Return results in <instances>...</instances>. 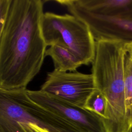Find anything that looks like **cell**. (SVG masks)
<instances>
[{
	"label": "cell",
	"instance_id": "obj_1",
	"mask_svg": "<svg viewBox=\"0 0 132 132\" xmlns=\"http://www.w3.org/2000/svg\"><path fill=\"white\" fill-rule=\"evenodd\" d=\"M41 0H11L0 38V88L27 89L39 72L47 45Z\"/></svg>",
	"mask_w": 132,
	"mask_h": 132
},
{
	"label": "cell",
	"instance_id": "obj_2",
	"mask_svg": "<svg viewBox=\"0 0 132 132\" xmlns=\"http://www.w3.org/2000/svg\"><path fill=\"white\" fill-rule=\"evenodd\" d=\"M126 42L114 40L96 41L91 74L95 88L106 102L102 122L105 132H131L124 104V69Z\"/></svg>",
	"mask_w": 132,
	"mask_h": 132
},
{
	"label": "cell",
	"instance_id": "obj_3",
	"mask_svg": "<svg viewBox=\"0 0 132 132\" xmlns=\"http://www.w3.org/2000/svg\"><path fill=\"white\" fill-rule=\"evenodd\" d=\"M27 91L0 88V132H84L34 102Z\"/></svg>",
	"mask_w": 132,
	"mask_h": 132
},
{
	"label": "cell",
	"instance_id": "obj_4",
	"mask_svg": "<svg viewBox=\"0 0 132 132\" xmlns=\"http://www.w3.org/2000/svg\"><path fill=\"white\" fill-rule=\"evenodd\" d=\"M46 45H59L70 50L82 65L93 61L96 42L88 25L73 14L44 13L41 22Z\"/></svg>",
	"mask_w": 132,
	"mask_h": 132
},
{
	"label": "cell",
	"instance_id": "obj_5",
	"mask_svg": "<svg viewBox=\"0 0 132 132\" xmlns=\"http://www.w3.org/2000/svg\"><path fill=\"white\" fill-rule=\"evenodd\" d=\"M95 89L92 74L54 70L47 73L40 90L49 96L84 108Z\"/></svg>",
	"mask_w": 132,
	"mask_h": 132
},
{
	"label": "cell",
	"instance_id": "obj_6",
	"mask_svg": "<svg viewBox=\"0 0 132 132\" xmlns=\"http://www.w3.org/2000/svg\"><path fill=\"white\" fill-rule=\"evenodd\" d=\"M68 11L85 22L96 41L114 40L132 42V20L105 16L89 12L76 5L72 0H58Z\"/></svg>",
	"mask_w": 132,
	"mask_h": 132
},
{
	"label": "cell",
	"instance_id": "obj_7",
	"mask_svg": "<svg viewBox=\"0 0 132 132\" xmlns=\"http://www.w3.org/2000/svg\"><path fill=\"white\" fill-rule=\"evenodd\" d=\"M35 103L84 132H105L101 118L85 108L51 96L40 90H27Z\"/></svg>",
	"mask_w": 132,
	"mask_h": 132
},
{
	"label": "cell",
	"instance_id": "obj_8",
	"mask_svg": "<svg viewBox=\"0 0 132 132\" xmlns=\"http://www.w3.org/2000/svg\"><path fill=\"white\" fill-rule=\"evenodd\" d=\"M93 14L132 20V0H72Z\"/></svg>",
	"mask_w": 132,
	"mask_h": 132
},
{
	"label": "cell",
	"instance_id": "obj_9",
	"mask_svg": "<svg viewBox=\"0 0 132 132\" xmlns=\"http://www.w3.org/2000/svg\"><path fill=\"white\" fill-rule=\"evenodd\" d=\"M53 60L54 70L62 72H73L82 65L80 61L70 50L61 45H53L45 52Z\"/></svg>",
	"mask_w": 132,
	"mask_h": 132
},
{
	"label": "cell",
	"instance_id": "obj_10",
	"mask_svg": "<svg viewBox=\"0 0 132 132\" xmlns=\"http://www.w3.org/2000/svg\"><path fill=\"white\" fill-rule=\"evenodd\" d=\"M124 78L126 115L132 127V42L125 44Z\"/></svg>",
	"mask_w": 132,
	"mask_h": 132
},
{
	"label": "cell",
	"instance_id": "obj_11",
	"mask_svg": "<svg viewBox=\"0 0 132 132\" xmlns=\"http://www.w3.org/2000/svg\"><path fill=\"white\" fill-rule=\"evenodd\" d=\"M84 108L96 114L102 120L105 117L106 102L103 94L97 89L90 95Z\"/></svg>",
	"mask_w": 132,
	"mask_h": 132
},
{
	"label": "cell",
	"instance_id": "obj_12",
	"mask_svg": "<svg viewBox=\"0 0 132 132\" xmlns=\"http://www.w3.org/2000/svg\"><path fill=\"white\" fill-rule=\"evenodd\" d=\"M11 0H0V38Z\"/></svg>",
	"mask_w": 132,
	"mask_h": 132
}]
</instances>
